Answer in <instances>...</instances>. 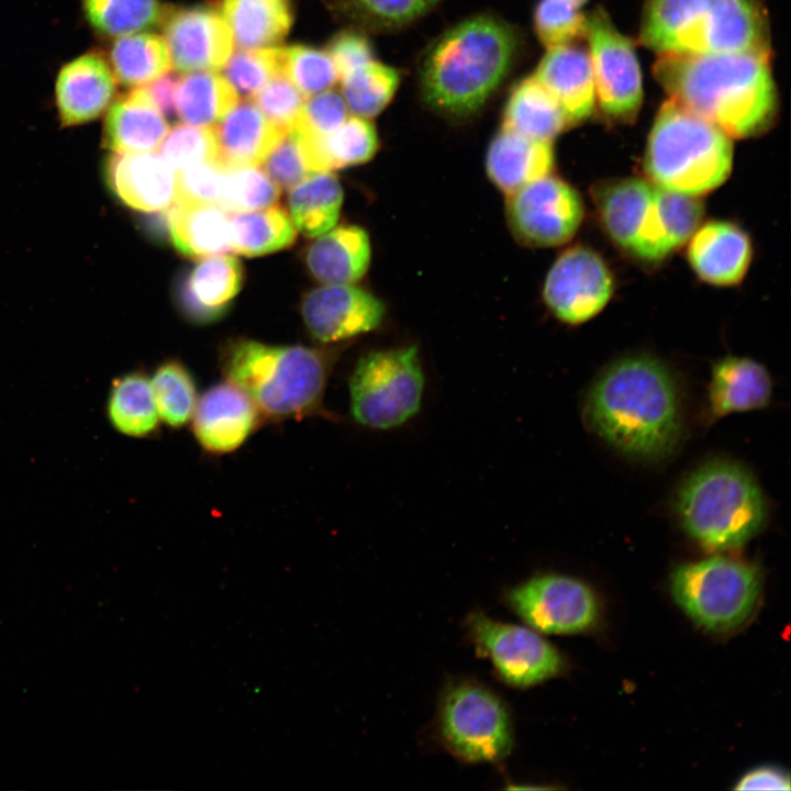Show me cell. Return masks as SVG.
I'll use <instances>...</instances> for the list:
<instances>
[{"label":"cell","mask_w":791,"mask_h":791,"mask_svg":"<svg viewBox=\"0 0 791 791\" xmlns=\"http://www.w3.org/2000/svg\"><path fill=\"white\" fill-rule=\"evenodd\" d=\"M237 102V91L225 77L213 71H196L178 81L175 110L187 124L211 126L219 123Z\"/></svg>","instance_id":"35"},{"label":"cell","mask_w":791,"mask_h":791,"mask_svg":"<svg viewBox=\"0 0 791 791\" xmlns=\"http://www.w3.org/2000/svg\"><path fill=\"white\" fill-rule=\"evenodd\" d=\"M467 626L508 684L531 687L564 669L559 651L531 628L501 623L480 612L469 615Z\"/></svg>","instance_id":"15"},{"label":"cell","mask_w":791,"mask_h":791,"mask_svg":"<svg viewBox=\"0 0 791 791\" xmlns=\"http://www.w3.org/2000/svg\"><path fill=\"white\" fill-rule=\"evenodd\" d=\"M281 74L304 96L325 91L338 80L327 52L302 45L282 48Z\"/></svg>","instance_id":"44"},{"label":"cell","mask_w":791,"mask_h":791,"mask_svg":"<svg viewBox=\"0 0 791 791\" xmlns=\"http://www.w3.org/2000/svg\"><path fill=\"white\" fill-rule=\"evenodd\" d=\"M600 220L614 243L647 261H658L672 249L668 242L657 186L640 178L617 179L594 191Z\"/></svg>","instance_id":"11"},{"label":"cell","mask_w":791,"mask_h":791,"mask_svg":"<svg viewBox=\"0 0 791 791\" xmlns=\"http://www.w3.org/2000/svg\"><path fill=\"white\" fill-rule=\"evenodd\" d=\"M676 511L688 535L710 550L744 546L768 514L754 477L728 460L709 461L692 471L678 489Z\"/></svg>","instance_id":"6"},{"label":"cell","mask_w":791,"mask_h":791,"mask_svg":"<svg viewBox=\"0 0 791 791\" xmlns=\"http://www.w3.org/2000/svg\"><path fill=\"white\" fill-rule=\"evenodd\" d=\"M544 300L568 324L597 315L613 293V279L603 259L592 249L577 246L564 252L549 269Z\"/></svg>","instance_id":"16"},{"label":"cell","mask_w":791,"mask_h":791,"mask_svg":"<svg viewBox=\"0 0 791 791\" xmlns=\"http://www.w3.org/2000/svg\"><path fill=\"white\" fill-rule=\"evenodd\" d=\"M769 56L764 52L659 55L654 75L670 100L728 136L744 138L765 132L777 113Z\"/></svg>","instance_id":"2"},{"label":"cell","mask_w":791,"mask_h":791,"mask_svg":"<svg viewBox=\"0 0 791 791\" xmlns=\"http://www.w3.org/2000/svg\"><path fill=\"white\" fill-rule=\"evenodd\" d=\"M149 380L160 422L171 428L188 424L199 399L196 379L189 368L179 359H167Z\"/></svg>","instance_id":"38"},{"label":"cell","mask_w":791,"mask_h":791,"mask_svg":"<svg viewBox=\"0 0 791 791\" xmlns=\"http://www.w3.org/2000/svg\"><path fill=\"white\" fill-rule=\"evenodd\" d=\"M223 171L224 165L218 160L178 170L176 202L218 205Z\"/></svg>","instance_id":"50"},{"label":"cell","mask_w":791,"mask_h":791,"mask_svg":"<svg viewBox=\"0 0 791 791\" xmlns=\"http://www.w3.org/2000/svg\"><path fill=\"white\" fill-rule=\"evenodd\" d=\"M263 169L279 189L290 190L311 174L299 136L288 130L261 163Z\"/></svg>","instance_id":"48"},{"label":"cell","mask_w":791,"mask_h":791,"mask_svg":"<svg viewBox=\"0 0 791 791\" xmlns=\"http://www.w3.org/2000/svg\"><path fill=\"white\" fill-rule=\"evenodd\" d=\"M178 81V77L168 71L145 87L156 107L165 115H172L176 112L175 97Z\"/></svg>","instance_id":"54"},{"label":"cell","mask_w":791,"mask_h":791,"mask_svg":"<svg viewBox=\"0 0 791 791\" xmlns=\"http://www.w3.org/2000/svg\"><path fill=\"white\" fill-rule=\"evenodd\" d=\"M424 386L416 346L369 352L358 359L348 380L352 416L371 430L398 427L420 411Z\"/></svg>","instance_id":"9"},{"label":"cell","mask_w":791,"mask_h":791,"mask_svg":"<svg viewBox=\"0 0 791 791\" xmlns=\"http://www.w3.org/2000/svg\"><path fill=\"white\" fill-rule=\"evenodd\" d=\"M506 216L520 242L557 246L578 231L583 204L572 187L547 175L506 196Z\"/></svg>","instance_id":"14"},{"label":"cell","mask_w":791,"mask_h":791,"mask_svg":"<svg viewBox=\"0 0 791 791\" xmlns=\"http://www.w3.org/2000/svg\"><path fill=\"white\" fill-rule=\"evenodd\" d=\"M441 0H352L370 22L396 27L408 24L430 11Z\"/></svg>","instance_id":"51"},{"label":"cell","mask_w":791,"mask_h":791,"mask_svg":"<svg viewBox=\"0 0 791 791\" xmlns=\"http://www.w3.org/2000/svg\"><path fill=\"white\" fill-rule=\"evenodd\" d=\"M327 171L368 161L378 148L375 126L366 118L347 116L331 134L320 140Z\"/></svg>","instance_id":"42"},{"label":"cell","mask_w":791,"mask_h":791,"mask_svg":"<svg viewBox=\"0 0 791 791\" xmlns=\"http://www.w3.org/2000/svg\"><path fill=\"white\" fill-rule=\"evenodd\" d=\"M279 187L258 165L224 166L218 205L226 212H245L274 207Z\"/></svg>","instance_id":"41"},{"label":"cell","mask_w":791,"mask_h":791,"mask_svg":"<svg viewBox=\"0 0 791 791\" xmlns=\"http://www.w3.org/2000/svg\"><path fill=\"white\" fill-rule=\"evenodd\" d=\"M90 24L109 36H124L161 23L166 11L156 0H83Z\"/></svg>","instance_id":"39"},{"label":"cell","mask_w":791,"mask_h":791,"mask_svg":"<svg viewBox=\"0 0 791 791\" xmlns=\"http://www.w3.org/2000/svg\"><path fill=\"white\" fill-rule=\"evenodd\" d=\"M399 80L394 68L371 60L341 80L342 97L355 115L372 118L392 99Z\"/></svg>","instance_id":"40"},{"label":"cell","mask_w":791,"mask_h":791,"mask_svg":"<svg viewBox=\"0 0 791 791\" xmlns=\"http://www.w3.org/2000/svg\"><path fill=\"white\" fill-rule=\"evenodd\" d=\"M639 35L659 55L770 53L767 18L756 0H647Z\"/></svg>","instance_id":"5"},{"label":"cell","mask_w":791,"mask_h":791,"mask_svg":"<svg viewBox=\"0 0 791 791\" xmlns=\"http://www.w3.org/2000/svg\"><path fill=\"white\" fill-rule=\"evenodd\" d=\"M168 234L181 254L208 257L231 250L230 215L215 204L176 202L167 210Z\"/></svg>","instance_id":"30"},{"label":"cell","mask_w":791,"mask_h":791,"mask_svg":"<svg viewBox=\"0 0 791 791\" xmlns=\"http://www.w3.org/2000/svg\"><path fill=\"white\" fill-rule=\"evenodd\" d=\"M369 261V237L355 225L331 229L317 236L305 254L310 272L325 285L354 283L365 275Z\"/></svg>","instance_id":"29"},{"label":"cell","mask_w":791,"mask_h":791,"mask_svg":"<svg viewBox=\"0 0 791 791\" xmlns=\"http://www.w3.org/2000/svg\"><path fill=\"white\" fill-rule=\"evenodd\" d=\"M107 179L115 196L134 210L160 212L176 202L177 171L158 153L112 154Z\"/></svg>","instance_id":"20"},{"label":"cell","mask_w":791,"mask_h":791,"mask_svg":"<svg viewBox=\"0 0 791 791\" xmlns=\"http://www.w3.org/2000/svg\"><path fill=\"white\" fill-rule=\"evenodd\" d=\"M569 122L553 94L533 76L511 92L502 127L524 136L552 142Z\"/></svg>","instance_id":"32"},{"label":"cell","mask_w":791,"mask_h":791,"mask_svg":"<svg viewBox=\"0 0 791 791\" xmlns=\"http://www.w3.org/2000/svg\"><path fill=\"white\" fill-rule=\"evenodd\" d=\"M333 361L317 348L238 338L223 349L221 370L252 399L264 420L281 422L333 417L323 401Z\"/></svg>","instance_id":"4"},{"label":"cell","mask_w":791,"mask_h":791,"mask_svg":"<svg viewBox=\"0 0 791 791\" xmlns=\"http://www.w3.org/2000/svg\"><path fill=\"white\" fill-rule=\"evenodd\" d=\"M736 790H789V775L779 767L762 766L745 773L735 786Z\"/></svg>","instance_id":"53"},{"label":"cell","mask_w":791,"mask_h":791,"mask_svg":"<svg viewBox=\"0 0 791 791\" xmlns=\"http://www.w3.org/2000/svg\"><path fill=\"white\" fill-rule=\"evenodd\" d=\"M159 148V155L176 170L202 163L218 160L214 130L183 122L168 130Z\"/></svg>","instance_id":"45"},{"label":"cell","mask_w":791,"mask_h":791,"mask_svg":"<svg viewBox=\"0 0 791 791\" xmlns=\"http://www.w3.org/2000/svg\"><path fill=\"white\" fill-rule=\"evenodd\" d=\"M161 23L171 64L180 73L222 69L233 53L230 26L211 9L194 7L166 12Z\"/></svg>","instance_id":"17"},{"label":"cell","mask_w":791,"mask_h":791,"mask_svg":"<svg viewBox=\"0 0 791 791\" xmlns=\"http://www.w3.org/2000/svg\"><path fill=\"white\" fill-rule=\"evenodd\" d=\"M517 47L515 30L491 15L453 26L423 58L420 79L424 101L452 116L477 112L509 74Z\"/></svg>","instance_id":"3"},{"label":"cell","mask_w":791,"mask_h":791,"mask_svg":"<svg viewBox=\"0 0 791 791\" xmlns=\"http://www.w3.org/2000/svg\"><path fill=\"white\" fill-rule=\"evenodd\" d=\"M301 314L312 338L337 343L377 328L385 305L371 293L348 285H325L302 300Z\"/></svg>","instance_id":"18"},{"label":"cell","mask_w":791,"mask_h":791,"mask_svg":"<svg viewBox=\"0 0 791 791\" xmlns=\"http://www.w3.org/2000/svg\"><path fill=\"white\" fill-rule=\"evenodd\" d=\"M263 421L252 399L225 379L199 397L190 423L193 436L204 452L224 455L243 446Z\"/></svg>","instance_id":"19"},{"label":"cell","mask_w":791,"mask_h":791,"mask_svg":"<svg viewBox=\"0 0 791 791\" xmlns=\"http://www.w3.org/2000/svg\"><path fill=\"white\" fill-rule=\"evenodd\" d=\"M347 111L339 93L325 90L304 100L291 130L309 137H325L347 119Z\"/></svg>","instance_id":"47"},{"label":"cell","mask_w":791,"mask_h":791,"mask_svg":"<svg viewBox=\"0 0 791 791\" xmlns=\"http://www.w3.org/2000/svg\"><path fill=\"white\" fill-rule=\"evenodd\" d=\"M595 102L610 119L630 122L642 104V75L632 42L620 33L603 10L587 18Z\"/></svg>","instance_id":"12"},{"label":"cell","mask_w":791,"mask_h":791,"mask_svg":"<svg viewBox=\"0 0 791 791\" xmlns=\"http://www.w3.org/2000/svg\"><path fill=\"white\" fill-rule=\"evenodd\" d=\"M168 132L164 114L145 88L133 89L110 105L103 145L114 153H145L158 148Z\"/></svg>","instance_id":"25"},{"label":"cell","mask_w":791,"mask_h":791,"mask_svg":"<svg viewBox=\"0 0 791 791\" xmlns=\"http://www.w3.org/2000/svg\"><path fill=\"white\" fill-rule=\"evenodd\" d=\"M343 201L338 179L331 171L314 172L290 189L289 215L308 237H317L336 225Z\"/></svg>","instance_id":"33"},{"label":"cell","mask_w":791,"mask_h":791,"mask_svg":"<svg viewBox=\"0 0 791 791\" xmlns=\"http://www.w3.org/2000/svg\"><path fill=\"white\" fill-rule=\"evenodd\" d=\"M282 48H241L224 65V77L236 91L254 96L275 77L281 75Z\"/></svg>","instance_id":"43"},{"label":"cell","mask_w":791,"mask_h":791,"mask_svg":"<svg viewBox=\"0 0 791 791\" xmlns=\"http://www.w3.org/2000/svg\"><path fill=\"white\" fill-rule=\"evenodd\" d=\"M732 164L731 136L670 99L660 107L644 158L656 186L698 197L722 185Z\"/></svg>","instance_id":"7"},{"label":"cell","mask_w":791,"mask_h":791,"mask_svg":"<svg viewBox=\"0 0 791 791\" xmlns=\"http://www.w3.org/2000/svg\"><path fill=\"white\" fill-rule=\"evenodd\" d=\"M535 30L547 48L570 45L586 36L587 18L566 0H542L535 11Z\"/></svg>","instance_id":"46"},{"label":"cell","mask_w":791,"mask_h":791,"mask_svg":"<svg viewBox=\"0 0 791 791\" xmlns=\"http://www.w3.org/2000/svg\"><path fill=\"white\" fill-rule=\"evenodd\" d=\"M772 383L767 369L759 363L736 356L717 360L712 368L708 391L709 414L720 419L731 413L766 406Z\"/></svg>","instance_id":"28"},{"label":"cell","mask_w":791,"mask_h":791,"mask_svg":"<svg viewBox=\"0 0 791 791\" xmlns=\"http://www.w3.org/2000/svg\"><path fill=\"white\" fill-rule=\"evenodd\" d=\"M566 1H568V2L571 3V4H573L575 7L579 8V7L582 5L587 0H566Z\"/></svg>","instance_id":"55"},{"label":"cell","mask_w":791,"mask_h":791,"mask_svg":"<svg viewBox=\"0 0 791 791\" xmlns=\"http://www.w3.org/2000/svg\"><path fill=\"white\" fill-rule=\"evenodd\" d=\"M213 130L218 161L224 166L261 165L287 132L252 100L237 102Z\"/></svg>","instance_id":"26"},{"label":"cell","mask_w":791,"mask_h":791,"mask_svg":"<svg viewBox=\"0 0 791 791\" xmlns=\"http://www.w3.org/2000/svg\"><path fill=\"white\" fill-rule=\"evenodd\" d=\"M114 92L115 77L101 55L88 53L68 63L56 81V103L63 125L97 119L110 105Z\"/></svg>","instance_id":"22"},{"label":"cell","mask_w":791,"mask_h":791,"mask_svg":"<svg viewBox=\"0 0 791 791\" xmlns=\"http://www.w3.org/2000/svg\"><path fill=\"white\" fill-rule=\"evenodd\" d=\"M534 77L553 94L569 124L589 118L595 105V89L589 54L564 45L548 48Z\"/></svg>","instance_id":"24"},{"label":"cell","mask_w":791,"mask_h":791,"mask_svg":"<svg viewBox=\"0 0 791 791\" xmlns=\"http://www.w3.org/2000/svg\"><path fill=\"white\" fill-rule=\"evenodd\" d=\"M670 588L678 605L693 622L708 631L726 633L754 614L761 579L749 564L713 556L677 567Z\"/></svg>","instance_id":"8"},{"label":"cell","mask_w":791,"mask_h":791,"mask_svg":"<svg viewBox=\"0 0 791 791\" xmlns=\"http://www.w3.org/2000/svg\"><path fill=\"white\" fill-rule=\"evenodd\" d=\"M506 600L526 624L542 633H581L594 626L600 615L592 589L561 575L531 578L512 588Z\"/></svg>","instance_id":"13"},{"label":"cell","mask_w":791,"mask_h":791,"mask_svg":"<svg viewBox=\"0 0 791 791\" xmlns=\"http://www.w3.org/2000/svg\"><path fill=\"white\" fill-rule=\"evenodd\" d=\"M327 53L334 63L339 81L374 60L369 41L353 31L342 32L334 36L328 44Z\"/></svg>","instance_id":"52"},{"label":"cell","mask_w":791,"mask_h":791,"mask_svg":"<svg viewBox=\"0 0 791 791\" xmlns=\"http://www.w3.org/2000/svg\"><path fill=\"white\" fill-rule=\"evenodd\" d=\"M583 412L599 437L634 459L668 457L682 433L676 380L664 364L647 356L625 357L603 370Z\"/></svg>","instance_id":"1"},{"label":"cell","mask_w":791,"mask_h":791,"mask_svg":"<svg viewBox=\"0 0 791 791\" xmlns=\"http://www.w3.org/2000/svg\"><path fill=\"white\" fill-rule=\"evenodd\" d=\"M688 259L704 281L717 286L738 283L750 259L748 235L729 222L713 221L697 230L688 247Z\"/></svg>","instance_id":"23"},{"label":"cell","mask_w":791,"mask_h":791,"mask_svg":"<svg viewBox=\"0 0 791 791\" xmlns=\"http://www.w3.org/2000/svg\"><path fill=\"white\" fill-rule=\"evenodd\" d=\"M230 232L231 250L245 256L280 250L291 245L297 236L290 215L276 207L232 213Z\"/></svg>","instance_id":"36"},{"label":"cell","mask_w":791,"mask_h":791,"mask_svg":"<svg viewBox=\"0 0 791 791\" xmlns=\"http://www.w3.org/2000/svg\"><path fill=\"white\" fill-rule=\"evenodd\" d=\"M222 16L234 42L246 49L280 43L292 23L288 0H223Z\"/></svg>","instance_id":"31"},{"label":"cell","mask_w":791,"mask_h":791,"mask_svg":"<svg viewBox=\"0 0 791 791\" xmlns=\"http://www.w3.org/2000/svg\"><path fill=\"white\" fill-rule=\"evenodd\" d=\"M439 729L448 749L466 761H498L513 746L505 706L476 683H458L447 690L441 704Z\"/></svg>","instance_id":"10"},{"label":"cell","mask_w":791,"mask_h":791,"mask_svg":"<svg viewBox=\"0 0 791 791\" xmlns=\"http://www.w3.org/2000/svg\"><path fill=\"white\" fill-rule=\"evenodd\" d=\"M242 280L243 269L235 257L222 254L203 257L177 285L179 309L192 323L215 322L227 311Z\"/></svg>","instance_id":"21"},{"label":"cell","mask_w":791,"mask_h":791,"mask_svg":"<svg viewBox=\"0 0 791 791\" xmlns=\"http://www.w3.org/2000/svg\"><path fill=\"white\" fill-rule=\"evenodd\" d=\"M252 101L270 121L288 131L304 102V94L281 74L257 91Z\"/></svg>","instance_id":"49"},{"label":"cell","mask_w":791,"mask_h":791,"mask_svg":"<svg viewBox=\"0 0 791 791\" xmlns=\"http://www.w3.org/2000/svg\"><path fill=\"white\" fill-rule=\"evenodd\" d=\"M107 412L114 430L123 435L145 438L159 430L160 419L151 380L142 371L129 372L113 380Z\"/></svg>","instance_id":"34"},{"label":"cell","mask_w":791,"mask_h":791,"mask_svg":"<svg viewBox=\"0 0 791 791\" xmlns=\"http://www.w3.org/2000/svg\"><path fill=\"white\" fill-rule=\"evenodd\" d=\"M553 166L550 142L504 127L492 140L486 160L489 178L505 196L549 175Z\"/></svg>","instance_id":"27"},{"label":"cell","mask_w":791,"mask_h":791,"mask_svg":"<svg viewBox=\"0 0 791 791\" xmlns=\"http://www.w3.org/2000/svg\"><path fill=\"white\" fill-rule=\"evenodd\" d=\"M110 62L115 79L132 87L155 80L172 66L164 37L152 33L118 38L110 51Z\"/></svg>","instance_id":"37"}]
</instances>
